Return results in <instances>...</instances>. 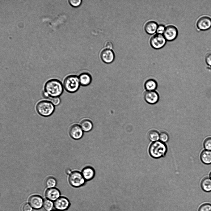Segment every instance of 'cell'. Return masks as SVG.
Masks as SVG:
<instances>
[{
  "mask_svg": "<svg viewBox=\"0 0 211 211\" xmlns=\"http://www.w3.org/2000/svg\"><path fill=\"white\" fill-rule=\"evenodd\" d=\"M68 180L70 184L74 187L83 185L86 181L82 173L77 171L72 172L70 175Z\"/></svg>",
  "mask_w": 211,
  "mask_h": 211,
  "instance_id": "cell-6",
  "label": "cell"
},
{
  "mask_svg": "<svg viewBox=\"0 0 211 211\" xmlns=\"http://www.w3.org/2000/svg\"><path fill=\"white\" fill-rule=\"evenodd\" d=\"M69 133L73 139L78 140L81 138L83 135V131L80 125L76 124L71 126L69 129Z\"/></svg>",
  "mask_w": 211,
  "mask_h": 211,
  "instance_id": "cell-11",
  "label": "cell"
},
{
  "mask_svg": "<svg viewBox=\"0 0 211 211\" xmlns=\"http://www.w3.org/2000/svg\"><path fill=\"white\" fill-rule=\"evenodd\" d=\"M200 185L204 191L207 192L211 191V179L209 177H207L203 178Z\"/></svg>",
  "mask_w": 211,
  "mask_h": 211,
  "instance_id": "cell-19",
  "label": "cell"
},
{
  "mask_svg": "<svg viewBox=\"0 0 211 211\" xmlns=\"http://www.w3.org/2000/svg\"><path fill=\"white\" fill-rule=\"evenodd\" d=\"M60 195V191L55 188H48L45 192L46 198L53 201H54L58 198Z\"/></svg>",
  "mask_w": 211,
  "mask_h": 211,
  "instance_id": "cell-14",
  "label": "cell"
},
{
  "mask_svg": "<svg viewBox=\"0 0 211 211\" xmlns=\"http://www.w3.org/2000/svg\"><path fill=\"white\" fill-rule=\"evenodd\" d=\"M166 40L161 34L157 33L153 36L150 40L151 46L155 49L162 47L165 44Z\"/></svg>",
  "mask_w": 211,
  "mask_h": 211,
  "instance_id": "cell-7",
  "label": "cell"
},
{
  "mask_svg": "<svg viewBox=\"0 0 211 211\" xmlns=\"http://www.w3.org/2000/svg\"><path fill=\"white\" fill-rule=\"evenodd\" d=\"M80 126L83 131L88 132L92 130L93 125L91 120L88 119H85L81 121Z\"/></svg>",
  "mask_w": 211,
  "mask_h": 211,
  "instance_id": "cell-20",
  "label": "cell"
},
{
  "mask_svg": "<svg viewBox=\"0 0 211 211\" xmlns=\"http://www.w3.org/2000/svg\"><path fill=\"white\" fill-rule=\"evenodd\" d=\"M200 158L203 163L206 164H211V151L203 150L200 154Z\"/></svg>",
  "mask_w": 211,
  "mask_h": 211,
  "instance_id": "cell-18",
  "label": "cell"
},
{
  "mask_svg": "<svg viewBox=\"0 0 211 211\" xmlns=\"http://www.w3.org/2000/svg\"><path fill=\"white\" fill-rule=\"evenodd\" d=\"M198 211H211V204L208 203L202 204L199 208Z\"/></svg>",
  "mask_w": 211,
  "mask_h": 211,
  "instance_id": "cell-27",
  "label": "cell"
},
{
  "mask_svg": "<svg viewBox=\"0 0 211 211\" xmlns=\"http://www.w3.org/2000/svg\"><path fill=\"white\" fill-rule=\"evenodd\" d=\"M43 207L46 211H51L54 207V203L48 199H45L44 200Z\"/></svg>",
  "mask_w": 211,
  "mask_h": 211,
  "instance_id": "cell-23",
  "label": "cell"
},
{
  "mask_svg": "<svg viewBox=\"0 0 211 211\" xmlns=\"http://www.w3.org/2000/svg\"><path fill=\"white\" fill-rule=\"evenodd\" d=\"M144 99L150 104H154L157 103L159 99L158 93L155 91H146L144 95Z\"/></svg>",
  "mask_w": 211,
  "mask_h": 211,
  "instance_id": "cell-12",
  "label": "cell"
},
{
  "mask_svg": "<svg viewBox=\"0 0 211 211\" xmlns=\"http://www.w3.org/2000/svg\"><path fill=\"white\" fill-rule=\"evenodd\" d=\"M63 86L61 81L57 79H52L44 85V96L46 98L59 97L63 93Z\"/></svg>",
  "mask_w": 211,
  "mask_h": 211,
  "instance_id": "cell-1",
  "label": "cell"
},
{
  "mask_svg": "<svg viewBox=\"0 0 211 211\" xmlns=\"http://www.w3.org/2000/svg\"><path fill=\"white\" fill-rule=\"evenodd\" d=\"M196 25L199 31H205L211 27V17L207 15H203L197 19Z\"/></svg>",
  "mask_w": 211,
  "mask_h": 211,
  "instance_id": "cell-5",
  "label": "cell"
},
{
  "mask_svg": "<svg viewBox=\"0 0 211 211\" xmlns=\"http://www.w3.org/2000/svg\"><path fill=\"white\" fill-rule=\"evenodd\" d=\"M45 185L47 188H54L57 184L56 179L53 177H49L45 180Z\"/></svg>",
  "mask_w": 211,
  "mask_h": 211,
  "instance_id": "cell-24",
  "label": "cell"
},
{
  "mask_svg": "<svg viewBox=\"0 0 211 211\" xmlns=\"http://www.w3.org/2000/svg\"><path fill=\"white\" fill-rule=\"evenodd\" d=\"M165 28V27L162 24L159 25L156 31L157 33L161 34L164 33Z\"/></svg>",
  "mask_w": 211,
  "mask_h": 211,
  "instance_id": "cell-32",
  "label": "cell"
},
{
  "mask_svg": "<svg viewBox=\"0 0 211 211\" xmlns=\"http://www.w3.org/2000/svg\"><path fill=\"white\" fill-rule=\"evenodd\" d=\"M65 171L67 174L69 175H70L72 172L71 170L69 168L66 169L65 170Z\"/></svg>",
  "mask_w": 211,
  "mask_h": 211,
  "instance_id": "cell-34",
  "label": "cell"
},
{
  "mask_svg": "<svg viewBox=\"0 0 211 211\" xmlns=\"http://www.w3.org/2000/svg\"><path fill=\"white\" fill-rule=\"evenodd\" d=\"M78 77L80 85L83 86L88 85L91 83L92 81L91 75L88 73H82Z\"/></svg>",
  "mask_w": 211,
  "mask_h": 211,
  "instance_id": "cell-16",
  "label": "cell"
},
{
  "mask_svg": "<svg viewBox=\"0 0 211 211\" xmlns=\"http://www.w3.org/2000/svg\"><path fill=\"white\" fill-rule=\"evenodd\" d=\"M80 84L78 76L74 75L67 76L63 82L65 89L70 93H74L78 89Z\"/></svg>",
  "mask_w": 211,
  "mask_h": 211,
  "instance_id": "cell-4",
  "label": "cell"
},
{
  "mask_svg": "<svg viewBox=\"0 0 211 211\" xmlns=\"http://www.w3.org/2000/svg\"><path fill=\"white\" fill-rule=\"evenodd\" d=\"M167 151V147L164 143L160 141L153 142L149 149L150 156L154 158H158L164 156Z\"/></svg>",
  "mask_w": 211,
  "mask_h": 211,
  "instance_id": "cell-2",
  "label": "cell"
},
{
  "mask_svg": "<svg viewBox=\"0 0 211 211\" xmlns=\"http://www.w3.org/2000/svg\"><path fill=\"white\" fill-rule=\"evenodd\" d=\"M203 146L205 150L211 151V137H208L205 140Z\"/></svg>",
  "mask_w": 211,
  "mask_h": 211,
  "instance_id": "cell-26",
  "label": "cell"
},
{
  "mask_svg": "<svg viewBox=\"0 0 211 211\" xmlns=\"http://www.w3.org/2000/svg\"><path fill=\"white\" fill-rule=\"evenodd\" d=\"M209 177L211 179V171L209 175Z\"/></svg>",
  "mask_w": 211,
  "mask_h": 211,
  "instance_id": "cell-35",
  "label": "cell"
},
{
  "mask_svg": "<svg viewBox=\"0 0 211 211\" xmlns=\"http://www.w3.org/2000/svg\"><path fill=\"white\" fill-rule=\"evenodd\" d=\"M81 173L86 180H89L94 177L95 171L92 167L88 166L83 169Z\"/></svg>",
  "mask_w": 211,
  "mask_h": 211,
  "instance_id": "cell-15",
  "label": "cell"
},
{
  "mask_svg": "<svg viewBox=\"0 0 211 211\" xmlns=\"http://www.w3.org/2000/svg\"><path fill=\"white\" fill-rule=\"evenodd\" d=\"M44 200L40 196L34 195L31 196L28 200V203L32 207L36 209H39L43 207Z\"/></svg>",
  "mask_w": 211,
  "mask_h": 211,
  "instance_id": "cell-10",
  "label": "cell"
},
{
  "mask_svg": "<svg viewBox=\"0 0 211 211\" xmlns=\"http://www.w3.org/2000/svg\"><path fill=\"white\" fill-rule=\"evenodd\" d=\"M105 47L106 49L112 50L113 48V44L112 42L109 41L106 42L105 44Z\"/></svg>",
  "mask_w": 211,
  "mask_h": 211,
  "instance_id": "cell-33",
  "label": "cell"
},
{
  "mask_svg": "<svg viewBox=\"0 0 211 211\" xmlns=\"http://www.w3.org/2000/svg\"><path fill=\"white\" fill-rule=\"evenodd\" d=\"M158 27L156 22L153 21H150L146 23L144 28L147 33L152 34L156 31Z\"/></svg>",
  "mask_w": 211,
  "mask_h": 211,
  "instance_id": "cell-17",
  "label": "cell"
},
{
  "mask_svg": "<svg viewBox=\"0 0 211 211\" xmlns=\"http://www.w3.org/2000/svg\"><path fill=\"white\" fill-rule=\"evenodd\" d=\"M157 83L156 81L153 79H149L145 82L144 87L146 91H154L157 87Z\"/></svg>",
  "mask_w": 211,
  "mask_h": 211,
  "instance_id": "cell-21",
  "label": "cell"
},
{
  "mask_svg": "<svg viewBox=\"0 0 211 211\" xmlns=\"http://www.w3.org/2000/svg\"><path fill=\"white\" fill-rule=\"evenodd\" d=\"M81 0H70L69 1L70 4L73 6L77 7L80 6L81 4Z\"/></svg>",
  "mask_w": 211,
  "mask_h": 211,
  "instance_id": "cell-29",
  "label": "cell"
},
{
  "mask_svg": "<svg viewBox=\"0 0 211 211\" xmlns=\"http://www.w3.org/2000/svg\"><path fill=\"white\" fill-rule=\"evenodd\" d=\"M148 137L150 141L154 142L158 141L159 138V134L157 131L151 130L149 132Z\"/></svg>",
  "mask_w": 211,
  "mask_h": 211,
  "instance_id": "cell-22",
  "label": "cell"
},
{
  "mask_svg": "<svg viewBox=\"0 0 211 211\" xmlns=\"http://www.w3.org/2000/svg\"><path fill=\"white\" fill-rule=\"evenodd\" d=\"M160 141L163 142H167L169 139L168 134L164 132H162L159 134V138Z\"/></svg>",
  "mask_w": 211,
  "mask_h": 211,
  "instance_id": "cell-28",
  "label": "cell"
},
{
  "mask_svg": "<svg viewBox=\"0 0 211 211\" xmlns=\"http://www.w3.org/2000/svg\"><path fill=\"white\" fill-rule=\"evenodd\" d=\"M36 109L38 113L43 117H48L54 112L55 107L50 101L43 100L39 102L36 104Z\"/></svg>",
  "mask_w": 211,
  "mask_h": 211,
  "instance_id": "cell-3",
  "label": "cell"
},
{
  "mask_svg": "<svg viewBox=\"0 0 211 211\" xmlns=\"http://www.w3.org/2000/svg\"><path fill=\"white\" fill-rule=\"evenodd\" d=\"M54 207L59 211L67 210L70 207V203L68 198L64 196H60L54 201Z\"/></svg>",
  "mask_w": 211,
  "mask_h": 211,
  "instance_id": "cell-8",
  "label": "cell"
},
{
  "mask_svg": "<svg viewBox=\"0 0 211 211\" xmlns=\"http://www.w3.org/2000/svg\"><path fill=\"white\" fill-rule=\"evenodd\" d=\"M33 208L28 203L24 204L23 206V211H32Z\"/></svg>",
  "mask_w": 211,
  "mask_h": 211,
  "instance_id": "cell-31",
  "label": "cell"
},
{
  "mask_svg": "<svg viewBox=\"0 0 211 211\" xmlns=\"http://www.w3.org/2000/svg\"><path fill=\"white\" fill-rule=\"evenodd\" d=\"M49 101L51 102L54 105H57L60 104L61 102L60 99L59 97L48 98Z\"/></svg>",
  "mask_w": 211,
  "mask_h": 211,
  "instance_id": "cell-30",
  "label": "cell"
},
{
  "mask_svg": "<svg viewBox=\"0 0 211 211\" xmlns=\"http://www.w3.org/2000/svg\"><path fill=\"white\" fill-rule=\"evenodd\" d=\"M51 211H58L57 210H56V209H53Z\"/></svg>",
  "mask_w": 211,
  "mask_h": 211,
  "instance_id": "cell-36",
  "label": "cell"
},
{
  "mask_svg": "<svg viewBox=\"0 0 211 211\" xmlns=\"http://www.w3.org/2000/svg\"><path fill=\"white\" fill-rule=\"evenodd\" d=\"M178 35V30L175 26L169 25L165 28L163 36L167 40L172 41L175 39Z\"/></svg>",
  "mask_w": 211,
  "mask_h": 211,
  "instance_id": "cell-9",
  "label": "cell"
},
{
  "mask_svg": "<svg viewBox=\"0 0 211 211\" xmlns=\"http://www.w3.org/2000/svg\"><path fill=\"white\" fill-rule=\"evenodd\" d=\"M204 59L207 65V69L211 71V51L208 52L206 53Z\"/></svg>",
  "mask_w": 211,
  "mask_h": 211,
  "instance_id": "cell-25",
  "label": "cell"
},
{
  "mask_svg": "<svg viewBox=\"0 0 211 211\" xmlns=\"http://www.w3.org/2000/svg\"><path fill=\"white\" fill-rule=\"evenodd\" d=\"M100 57L102 61L106 63L112 62L115 59V54L111 49H105L101 53Z\"/></svg>",
  "mask_w": 211,
  "mask_h": 211,
  "instance_id": "cell-13",
  "label": "cell"
}]
</instances>
